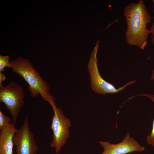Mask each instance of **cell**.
Wrapping results in <instances>:
<instances>
[{
	"label": "cell",
	"mask_w": 154,
	"mask_h": 154,
	"mask_svg": "<svg viewBox=\"0 0 154 154\" xmlns=\"http://www.w3.org/2000/svg\"><path fill=\"white\" fill-rule=\"evenodd\" d=\"M123 15L127 25L125 34L126 42L144 49L150 34L147 26L151 22V17L143 0H140L126 6Z\"/></svg>",
	"instance_id": "cell-1"
},
{
	"label": "cell",
	"mask_w": 154,
	"mask_h": 154,
	"mask_svg": "<svg viewBox=\"0 0 154 154\" xmlns=\"http://www.w3.org/2000/svg\"><path fill=\"white\" fill-rule=\"evenodd\" d=\"M10 61L13 72L21 76L28 83L31 96L36 98L40 94L43 100L49 102L52 108L56 107L55 99L50 92L47 82L33 67L28 58L19 56Z\"/></svg>",
	"instance_id": "cell-2"
},
{
	"label": "cell",
	"mask_w": 154,
	"mask_h": 154,
	"mask_svg": "<svg viewBox=\"0 0 154 154\" xmlns=\"http://www.w3.org/2000/svg\"><path fill=\"white\" fill-rule=\"evenodd\" d=\"M98 40L92 52L88 66V69L90 76L91 87L96 93L105 95L117 93L125 89L128 86L135 84V80L126 83L118 88H116L111 84L102 78L99 71L97 58L99 47Z\"/></svg>",
	"instance_id": "cell-3"
},
{
	"label": "cell",
	"mask_w": 154,
	"mask_h": 154,
	"mask_svg": "<svg viewBox=\"0 0 154 154\" xmlns=\"http://www.w3.org/2000/svg\"><path fill=\"white\" fill-rule=\"evenodd\" d=\"M25 96L23 88L14 82L0 88V102L4 103L16 123L20 110L23 106Z\"/></svg>",
	"instance_id": "cell-4"
},
{
	"label": "cell",
	"mask_w": 154,
	"mask_h": 154,
	"mask_svg": "<svg viewBox=\"0 0 154 154\" xmlns=\"http://www.w3.org/2000/svg\"><path fill=\"white\" fill-rule=\"evenodd\" d=\"M53 109L54 115L50 125V128L53 131V137L50 146L54 148L55 152L57 154L70 137L69 129L71 122L64 115L60 108L56 107Z\"/></svg>",
	"instance_id": "cell-5"
},
{
	"label": "cell",
	"mask_w": 154,
	"mask_h": 154,
	"mask_svg": "<svg viewBox=\"0 0 154 154\" xmlns=\"http://www.w3.org/2000/svg\"><path fill=\"white\" fill-rule=\"evenodd\" d=\"M16 154H37L38 147L31 131L28 117H25L23 123L13 137Z\"/></svg>",
	"instance_id": "cell-6"
},
{
	"label": "cell",
	"mask_w": 154,
	"mask_h": 154,
	"mask_svg": "<svg viewBox=\"0 0 154 154\" xmlns=\"http://www.w3.org/2000/svg\"><path fill=\"white\" fill-rule=\"evenodd\" d=\"M99 143L103 149L101 154H127L133 152H140L145 149L128 132L126 133L122 141L117 144L105 141H100Z\"/></svg>",
	"instance_id": "cell-7"
},
{
	"label": "cell",
	"mask_w": 154,
	"mask_h": 154,
	"mask_svg": "<svg viewBox=\"0 0 154 154\" xmlns=\"http://www.w3.org/2000/svg\"><path fill=\"white\" fill-rule=\"evenodd\" d=\"M15 125L10 123L0 130V154H13V137L17 129Z\"/></svg>",
	"instance_id": "cell-8"
},
{
	"label": "cell",
	"mask_w": 154,
	"mask_h": 154,
	"mask_svg": "<svg viewBox=\"0 0 154 154\" xmlns=\"http://www.w3.org/2000/svg\"><path fill=\"white\" fill-rule=\"evenodd\" d=\"M138 96H142L149 98L154 104V95L151 94H140L133 96L131 98H133ZM147 141L148 144L154 147V118L153 123L152 130L150 134L147 137Z\"/></svg>",
	"instance_id": "cell-9"
},
{
	"label": "cell",
	"mask_w": 154,
	"mask_h": 154,
	"mask_svg": "<svg viewBox=\"0 0 154 154\" xmlns=\"http://www.w3.org/2000/svg\"><path fill=\"white\" fill-rule=\"evenodd\" d=\"M10 57L8 56H2L0 55V72L4 71L6 67L11 68Z\"/></svg>",
	"instance_id": "cell-10"
},
{
	"label": "cell",
	"mask_w": 154,
	"mask_h": 154,
	"mask_svg": "<svg viewBox=\"0 0 154 154\" xmlns=\"http://www.w3.org/2000/svg\"><path fill=\"white\" fill-rule=\"evenodd\" d=\"M11 118L5 116L0 110V130L7 125L10 123Z\"/></svg>",
	"instance_id": "cell-11"
},
{
	"label": "cell",
	"mask_w": 154,
	"mask_h": 154,
	"mask_svg": "<svg viewBox=\"0 0 154 154\" xmlns=\"http://www.w3.org/2000/svg\"><path fill=\"white\" fill-rule=\"evenodd\" d=\"M6 78L5 75L2 74V72H0V88L2 87V82L4 81Z\"/></svg>",
	"instance_id": "cell-12"
},
{
	"label": "cell",
	"mask_w": 154,
	"mask_h": 154,
	"mask_svg": "<svg viewBox=\"0 0 154 154\" xmlns=\"http://www.w3.org/2000/svg\"><path fill=\"white\" fill-rule=\"evenodd\" d=\"M151 39L152 42L154 46V36L152 35ZM150 79L151 80H154V69L152 71Z\"/></svg>",
	"instance_id": "cell-13"
},
{
	"label": "cell",
	"mask_w": 154,
	"mask_h": 154,
	"mask_svg": "<svg viewBox=\"0 0 154 154\" xmlns=\"http://www.w3.org/2000/svg\"><path fill=\"white\" fill-rule=\"evenodd\" d=\"M150 34L154 36V23L152 24L149 29Z\"/></svg>",
	"instance_id": "cell-14"
},
{
	"label": "cell",
	"mask_w": 154,
	"mask_h": 154,
	"mask_svg": "<svg viewBox=\"0 0 154 154\" xmlns=\"http://www.w3.org/2000/svg\"><path fill=\"white\" fill-rule=\"evenodd\" d=\"M153 12L154 13V16H153V19H154V0H153Z\"/></svg>",
	"instance_id": "cell-15"
}]
</instances>
